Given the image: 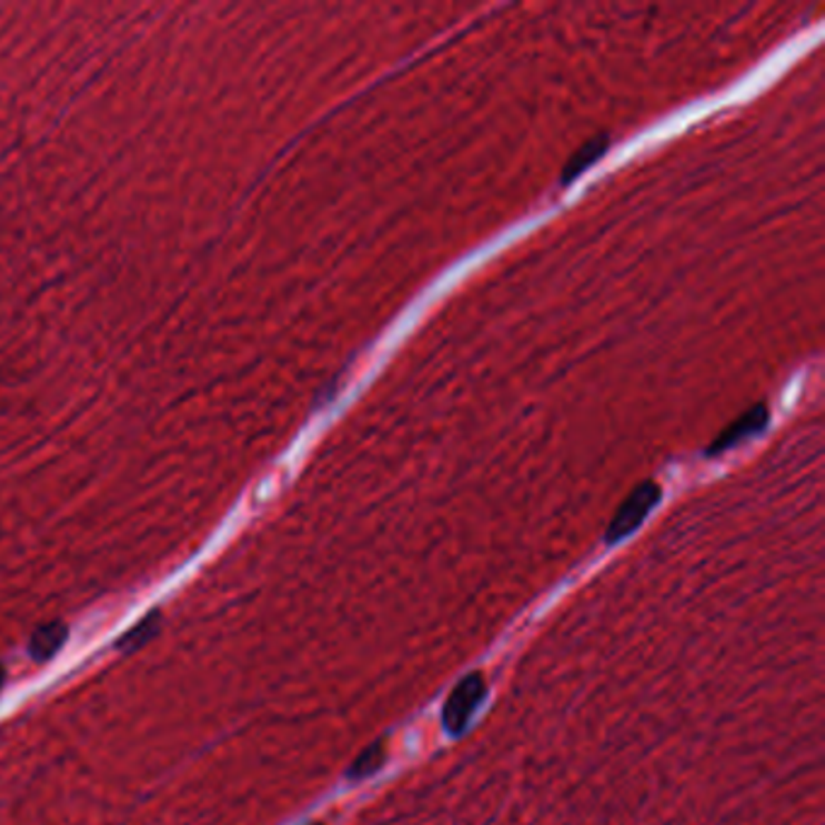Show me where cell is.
Segmentation results:
<instances>
[{
    "label": "cell",
    "mask_w": 825,
    "mask_h": 825,
    "mask_svg": "<svg viewBox=\"0 0 825 825\" xmlns=\"http://www.w3.org/2000/svg\"><path fill=\"white\" fill-rule=\"evenodd\" d=\"M486 697V681L482 673H470L467 678L457 683V687L451 693V697L445 700L443 705V716L441 722L445 726V732L460 736L470 726L472 716L480 710L482 700Z\"/></svg>",
    "instance_id": "cell-1"
},
{
    "label": "cell",
    "mask_w": 825,
    "mask_h": 825,
    "mask_svg": "<svg viewBox=\"0 0 825 825\" xmlns=\"http://www.w3.org/2000/svg\"><path fill=\"white\" fill-rule=\"evenodd\" d=\"M658 499H661V486L656 482L640 484L613 516V523L611 527H607V535H605L607 543L611 545L620 543V540H625L630 533L637 531L648 513H652V509L658 504Z\"/></svg>",
    "instance_id": "cell-2"
},
{
    "label": "cell",
    "mask_w": 825,
    "mask_h": 825,
    "mask_svg": "<svg viewBox=\"0 0 825 825\" xmlns=\"http://www.w3.org/2000/svg\"><path fill=\"white\" fill-rule=\"evenodd\" d=\"M767 422H769V410L765 408V404H755L753 410H748L746 414L738 416L736 422L712 443L710 455H720L728 449H736V445H741L743 441H748L755 434H761V431L767 426Z\"/></svg>",
    "instance_id": "cell-3"
},
{
    "label": "cell",
    "mask_w": 825,
    "mask_h": 825,
    "mask_svg": "<svg viewBox=\"0 0 825 825\" xmlns=\"http://www.w3.org/2000/svg\"><path fill=\"white\" fill-rule=\"evenodd\" d=\"M69 640V627L63 622H49V625H42L30 640V656L42 664V661H49L61 652V646Z\"/></svg>",
    "instance_id": "cell-4"
},
{
    "label": "cell",
    "mask_w": 825,
    "mask_h": 825,
    "mask_svg": "<svg viewBox=\"0 0 825 825\" xmlns=\"http://www.w3.org/2000/svg\"><path fill=\"white\" fill-rule=\"evenodd\" d=\"M607 145H611V141H607V137H598L593 141H586L584 145L578 148V151L572 155V160L566 162V168L562 172V182H572L576 180L581 172H586L593 162H598L601 155L607 151Z\"/></svg>",
    "instance_id": "cell-5"
},
{
    "label": "cell",
    "mask_w": 825,
    "mask_h": 825,
    "mask_svg": "<svg viewBox=\"0 0 825 825\" xmlns=\"http://www.w3.org/2000/svg\"><path fill=\"white\" fill-rule=\"evenodd\" d=\"M385 757H388V746L385 741H375L371 748L363 751L354 763H351L349 773H346V779L349 782H361V779H369L371 775H375L378 769H381L385 765Z\"/></svg>",
    "instance_id": "cell-6"
},
{
    "label": "cell",
    "mask_w": 825,
    "mask_h": 825,
    "mask_svg": "<svg viewBox=\"0 0 825 825\" xmlns=\"http://www.w3.org/2000/svg\"><path fill=\"white\" fill-rule=\"evenodd\" d=\"M158 627H160V613H158V611L148 613V615L139 622L137 627H131V630L124 634V637H121V640L117 642V646H119V648H124V652H131V648H139L141 644H145L148 640L155 637V634H158Z\"/></svg>",
    "instance_id": "cell-7"
},
{
    "label": "cell",
    "mask_w": 825,
    "mask_h": 825,
    "mask_svg": "<svg viewBox=\"0 0 825 825\" xmlns=\"http://www.w3.org/2000/svg\"><path fill=\"white\" fill-rule=\"evenodd\" d=\"M3 681H6V673H3V668H0V687H3Z\"/></svg>",
    "instance_id": "cell-8"
}]
</instances>
